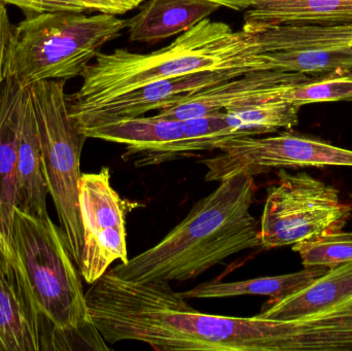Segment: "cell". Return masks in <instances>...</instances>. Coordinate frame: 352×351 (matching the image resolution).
<instances>
[{
	"mask_svg": "<svg viewBox=\"0 0 352 351\" xmlns=\"http://www.w3.org/2000/svg\"><path fill=\"white\" fill-rule=\"evenodd\" d=\"M90 286L91 319L111 346L138 341L161 351H279L277 321L200 313L168 282H129L107 270Z\"/></svg>",
	"mask_w": 352,
	"mask_h": 351,
	"instance_id": "obj_1",
	"label": "cell"
},
{
	"mask_svg": "<svg viewBox=\"0 0 352 351\" xmlns=\"http://www.w3.org/2000/svg\"><path fill=\"white\" fill-rule=\"evenodd\" d=\"M256 185L242 172L219 181L160 242L111 271L133 282L196 280L231 256L261 247L260 224L250 214Z\"/></svg>",
	"mask_w": 352,
	"mask_h": 351,
	"instance_id": "obj_2",
	"label": "cell"
},
{
	"mask_svg": "<svg viewBox=\"0 0 352 351\" xmlns=\"http://www.w3.org/2000/svg\"><path fill=\"white\" fill-rule=\"evenodd\" d=\"M226 69L269 70L254 31L245 27L234 31L206 18L153 53L123 49L99 53L82 72L80 90L67 95V103L95 104L156 80Z\"/></svg>",
	"mask_w": 352,
	"mask_h": 351,
	"instance_id": "obj_3",
	"label": "cell"
},
{
	"mask_svg": "<svg viewBox=\"0 0 352 351\" xmlns=\"http://www.w3.org/2000/svg\"><path fill=\"white\" fill-rule=\"evenodd\" d=\"M12 259L22 270L39 315L49 326L45 350H109L91 319L78 266L61 228L16 208Z\"/></svg>",
	"mask_w": 352,
	"mask_h": 351,
	"instance_id": "obj_4",
	"label": "cell"
},
{
	"mask_svg": "<svg viewBox=\"0 0 352 351\" xmlns=\"http://www.w3.org/2000/svg\"><path fill=\"white\" fill-rule=\"evenodd\" d=\"M127 20L84 12L31 14L12 27L6 47L3 78L23 86L39 80L82 76L103 45L118 38Z\"/></svg>",
	"mask_w": 352,
	"mask_h": 351,
	"instance_id": "obj_5",
	"label": "cell"
},
{
	"mask_svg": "<svg viewBox=\"0 0 352 351\" xmlns=\"http://www.w3.org/2000/svg\"><path fill=\"white\" fill-rule=\"evenodd\" d=\"M63 80H39L29 86L41 141V164L68 251L78 268L82 251L78 203L80 157L87 136L69 115Z\"/></svg>",
	"mask_w": 352,
	"mask_h": 351,
	"instance_id": "obj_6",
	"label": "cell"
},
{
	"mask_svg": "<svg viewBox=\"0 0 352 351\" xmlns=\"http://www.w3.org/2000/svg\"><path fill=\"white\" fill-rule=\"evenodd\" d=\"M277 177L267 190L261 218L262 249L289 247L344 228L352 210L336 188L306 172L279 169Z\"/></svg>",
	"mask_w": 352,
	"mask_h": 351,
	"instance_id": "obj_7",
	"label": "cell"
},
{
	"mask_svg": "<svg viewBox=\"0 0 352 351\" xmlns=\"http://www.w3.org/2000/svg\"><path fill=\"white\" fill-rule=\"evenodd\" d=\"M217 150V156L201 161L206 168L205 181L209 183L242 172L254 177L285 168L352 167L351 150L291 131L269 137L232 138Z\"/></svg>",
	"mask_w": 352,
	"mask_h": 351,
	"instance_id": "obj_8",
	"label": "cell"
},
{
	"mask_svg": "<svg viewBox=\"0 0 352 351\" xmlns=\"http://www.w3.org/2000/svg\"><path fill=\"white\" fill-rule=\"evenodd\" d=\"M82 251L78 270L87 284L98 280L116 261H129L126 202L113 190L111 171L85 173L78 185Z\"/></svg>",
	"mask_w": 352,
	"mask_h": 351,
	"instance_id": "obj_9",
	"label": "cell"
},
{
	"mask_svg": "<svg viewBox=\"0 0 352 351\" xmlns=\"http://www.w3.org/2000/svg\"><path fill=\"white\" fill-rule=\"evenodd\" d=\"M244 69L197 72L176 78H164L144 84L119 96L95 104L72 106L70 117L82 131L85 128L116 120L142 117L148 111H161L176 102L180 97L194 94L208 87L248 73Z\"/></svg>",
	"mask_w": 352,
	"mask_h": 351,
	"instance_id": "obj_10",
	"label": "cell"
},
{
	"mask_svg": "<svg viewBox=\"0 0 352 351\" xmlns=\"http://www.w3.org/2000/svg\"><path fill=\"white\" fill-rule=\"evenodd\" d=\"M310 78L306 74L278 70H254L194 94L180 97L157 115L169 119H194L254 103L279 101L277 92L281 86L297 84Z\"/></svg>",
	"mask_w": 352,
	"mask_h": 351,
	"instance_id": "obj_11",
	"label": "cell"
},
{
	"mask_svg": "<svg viewBox=\"0 0 352 351\" xmlns=\"http://www.w3.org/2000/svg\"><path fill=\"white\" fill-rule=\"evenodd\" d=\"M47 335L22 270L0 251V351L45 350Z\"/></svg>",
	"mask_w": 352,
	"mask_h": 351,
	"instance_id": "obj_12",
	"label": "cell"
},
{
	"mask_svg": "<svg viewBox=\"0 0 352 351\" xmlns=\"http://www.w3.org/2000/svg\"><path fill=\"white\" fill-rule=\"evenodd\" d=\"M27 92L28 86L6 78L0 93V251L10 259L18 207L19 135Z\"/></svg>",
	"mask_w": 352,
	"mask_h": 351,
	"instance_id": "obj_13",
	"label": "cell"
},
{
	"mask_svg": "<svg viewBox=\"0 0 352 351\" xmlns=\"http://www.w3.org/2000/svg\"><path fill=\"white\" fill-rule=\"evenodd\" d=\"M352 306V262L330 268L297 293L263 305L258 317L291 321Z\"/></svg>",
	"mask_w": 352,
	"mask_h": 351,
	"instance_id": "obj_14",
	"label": "cell"
},
{
	"mask_svg": "<svg viewBox=\"0 0 352 351\" xmlns=\"http://www.w3.org/2000/svg\"><path fill=\"white\" fill-rule=\"evenodd\" d=\"M221 5L208 0H150L127 20L132 43H157L186 32Z\"/></svg>",
	"mask_w": 352,
	"mask_h": 351,
	"instance_id": "obj_15",
	"label": "cell"
},
{
	"mask_svg": "<svg viewBox=\"0 0 352 351\" xmlns=\"http://www.w3.org/2000/svg\"><path fill=\"white\" fill-rule=\"evenodd\" d=\"M87 138L105 140L126 146L124 154L148 152L186 141L184 120L156 115L116 120L82 130Z\"/></svg>",
	"mask_w": 352,
	"mask_h": 351,
	"instance_id": "obj_16",
	"label": "cell"
},
{
	"mask_svg": "<svg viewBox=\"0 0 352 351\" xmlns=\"http://www.w3.org/2000/svg\"><path fill=\"white\" fill-rule=\"evenodd\" d=\"M47 193L49 190L41 164L38 130L28 86L19 135L16 208L36 218H49Z\"/></svg>",
	"mask_w": 352,
	"mask_h": 351,
	"instance_id": "obj_17",
	"label": "cell"
},
{
	"mask_svg": "<svg viewBox=\"0 0 352 351\" xmlns=\"http://www.w3.org/2000/svg\"><path fill=\"white\" fill-rule=\"evenodd\" d=\"M244 24H351L352 0H248Z\"/></svg>",
	"mask_w": 352,
	"mask_h": 351,
	"instance_id": "obj_18",
	"label": "cell"
},
{
	"mask_svg": "<svg viewBox=\"0 0 352 351\" xmlns=\"http://www.w3.org/2000/svg\"><path fill=\"white\" fill-rule=\"evenodd\" d=\"M243 27L254 31L264 54L345 47L352 43V23Z\"/></svg>",
	"mask_w": 352,
	"mask_h": 351,
	"instance_id": "obj_19",
	"label": "cell"
},
{
	"mask_svg": "<svg viewBox=\"0 0 352 351\" xmlns=\"http://www.w3.org/2000/svg\"><path fill=\"white\" fill-rule=\"evenodd\" d=\"M328 268L305 267L295 273L265 276L235 282L219 280L203 282L186 292L180 293L184 299H221L239 296H266L278 300L311 284L322 276Z\"/></svg>",
	"mask_w": 352,
	"mask_h": 351,
	"instance_id": "obj_20",
	"label": "cell"
},
{
	"mask_svg": "<svg viewBox=\"0 0 352 351\" xmlns=\"http://www.w3.org/2000/svg\"><path fill=\"white\" fill-rule=\"evenodd\" d=\"M300 107L285 101L254 103L225 111L226 121L239 137L291 130L299 123Z\"/></svg>",
	"mask_w": 352,
	"mask_h": 351,
	"instance_id": "obj_21",
	"label": "cell"
},
{
	"mask_svg": "<svg viewBox=\"0 0 352 351\" xmlns=\"http://www.w3.org/2000/svg\"><path fill=\"white\" fill-rule=\"evenodd\" d=\"M346 47L276 52L265 53L264 56L269 70L316 76L339 70H352V56L347 53Z\"/></svg>",
	"mask_w": 352,
	"mask_h": 351,
	"instance_id": "obj_22",
	"label": "cell"
},
{
	"mask_svg": "<svg viewBox=\"0 0 352 351\" xmlns=\"http://www.w3.org/2000/svg\"><path fill=\"white\" fill-rule=\"evenodd\" d=\"M277 99L299 107L312 103L352 102V70H339L285 84L279 89Z\"/></svg>",
	"mask_w": 352,
	"mask_h": 351,
	"instance_id": "obj_23",
	"label": "cell"
},
{
	"mask_svg": "<svg viewBox=\"0 0 352 351\" xmlns=\"http://www.w3.org/2000/svg\"><path fill=\"white\" fill-rule=\"evenodd\" d=\"M304 267L334 268L352 262V233L338 232L306 239L293 245Z\"/></svg>",
	"mask_w": 352,
	"mask_h": 351,
	"instance_id": "obj_24",
	"label": "cell"
},
{
	"mask_svg": "<svg viewBox=\"0 0 352 351\" xmlns=\"http://www.w3.org/2000/svg\"><path fill=\"white\" fill-rule=\"evenodd\" d=\"M0 3L18 6L21 10L30 14L85 12L89 10L84 0H0Z\"/></svg>",
	"mask_w": 352,
	"mask_h": 351,
	"instance_id": "obj_25",
	"label": "cell"
},
{
	"mask_svg": "<svg viewBox=\"0 0 352 351\" xmlns=\"http://www.w3.org/2000/svg\"><path fill=\"white\" fill-rule=\"evenodd\" d=\"M89 10H96L101 14H124L134 10L144 0H84Z\"/></svg>",
	"mask_w": 352,
	"mask_h": 351,
	"instance_id": "obj_26",
	"label": "cell"
},
{
	"mask_svg": "<svg viewBox=\"0 0 352 351\" xmlns=\"http://www.w3.org/2000/svg\"><path fill=\"white\" fill-rule=\"evenodd\" d=\"M12 26L8 18V10L6 4L0 3V93H1L2 84H3V66L6 60V47H8V38L12 32Z\"/></svg>",
	"mask_w": 352,
	"mask_h": 351,
	"instance_id": "obj_27",
	"label": "cell"
},
{
	"mask_svg": "<svg viewBox=\"0 0 352 351\" xmlns=\"http://www.w3.org/2000/svg\"><path fill=\"white\" fill-rule=\"evenodd\" d=\"M208 1L215 2L234 10H248L250 8V2L248 0H208Z\"/></svg>",
	"mask_w": 352,
	"mask_h": 351,
	"instance_id": "obj_28",
	"label": "cell"
},
{
	"mask_svg": "<svg viewBox=\"0 0 352 351\" xmlns=\"http://www.w3.org/2000/svg\"><path fill=\"white\" fill-rule=\"evenodd\" d=\"M346 51H347V53L349 54V55H351L352 56V43H349V45H347L346 47Z\"/></svg>",
	"mask_w": 352,
	"mask_h": 351,
	"instance_id": "obj_29",
	"label": "cell"
}]
</instances>
